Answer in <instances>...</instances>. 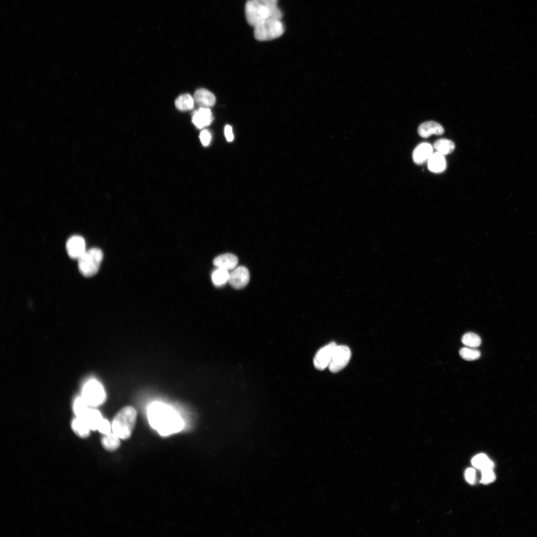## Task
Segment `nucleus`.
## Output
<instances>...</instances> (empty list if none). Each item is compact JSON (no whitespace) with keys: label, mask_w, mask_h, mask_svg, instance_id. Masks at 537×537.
Segmentation results:
<instances>
[{"label":"nucleus","mask_w":537,"mask_h":537,"mask_svg":"<svg viewBox=\"0 0 537 537\" xmlns=\"http://www.w3.org/2000/svg\"><path fill=\"white\" fill-rule=\"evenodd\" d=\"M148 418L151 426L163 436L180 431L183 427L180 416L170 407L160 402H154L148 408Z\"/></svg>","instance_id":"f257e3e1"},{"label":"nucleus","mask_w":537,"mask_h":537,"mask_svg":"<svg viewBox=\"0 0 537 537\" xmlns=\"http://www.w3.org/2000/svg\"><path fill=\"white\" fill-rule=\"evenodd\" d=\"M136 416V411L132 407L122 408L112 421V432L121 439H127L131 436L134 428Z\"/></svg>","instance_id":"f03ea898"},{"label":"nucleus","mask_w":537,"mask_h":537,"mask_svg":"<svg viewBox=\"0 0 537 537\" xmlns=\"http://www.w3.org/2000/svg\"><path fill=\"white\" fill-rule=\"evenodd\" d=\"M103 257V253L98 248H93L86 251L78 259L79 271L86 277L95 275L98 271Z\"/></svg>","instance_id":"7ed1b4c3"},{"label":"nucleus","mask_w":537,"mask_h":537,"mask_svg":"<svg viewBox=\"0 0 537 537\" xmlns=\"http://www.w3.org/2000/svg\"><path fill=\"white\" fill-rule=\"evenodd\" d=\"M255 38L259 41H267L281 36L284 27L281 19L269 17L255 27Z\"/></svg>","instance_id":"20e7f679"},{"label":"nucleus","mask_w":537,"mask_h":537,"mask_svg":"<svg viewBox=\"0 0 537 537\" xmlns=\"http://www.w3.org/2000/svg\"><path fill=\"white\" fill-rule=\"evenodd\" d=\"M245 13L248 23L253 27L269 17L268 8L259 0H248L245 6Z\"/></svg>","instance_id":"39448f33"},{"label":"nucleus","mask_w":537,"mask_h":537,"mask_svg":"<svg viewBox=\"0 0 537 537\" xmlns=\"http://www.w3.org/2000/svg\"><path fill=\"white\" fill-rule=\"evenodd\" d=\"M83 398L88 405L97 406L102 403L105 398V393L102 386L97 381L91 379L88 381L83 389Z\"/></svg>","instance_id":"423d86ee"},{"label":"nucleus","mask_w":537,"mask_h":537,"mask_svg":"<svg viewBox=\"0 0 537 537\" xmlns=\"http://www.w3.org/2000/svg\"><path fill=\"white\" fill-rule=\"evenodd\" d=\"M351 351L345 345H336L328 367L330 371L337 372L343 369L351 358Z\"/></svg>","instance_id":"0eeeda50"},{"label":"nucleus","mask_w":537,"mask_h":537,"mask_svg":"<svg viewBox=\"0 0 537 537\" xmlns=\"http://www.w3.org/2000/svg\"><path fill=\"white\" fill-rule=\"evenodd\" d=\"M336 345L335 343L332 342L317 351L313 359L314 365L316 369L322 370L328 366Z\"/></svg>","instance_id":"6e6552de"},{"label":"nucleus","mask_w":537,"mask_h":537,"mask_svg":"<svg viewBox=\"0 0 537 537\" xmlns=\"http://www.w3.org/2000/svg\"><path fill=\"white\" fill-rule=\"evenodd\" d=\"M250 280V273L245 267H236L229 273L228 282L234 288L241 289L247 285Z\"/></svg>","instance_id":"1a4fd4ad"},{"label":"nucleus","mask_w":537,"mask_h":537,"mask_svg":"<svg viewBox=\"0 0 537 537\" xmlns=\"http://www.w3.org/2000/svg\"><path fill=\"white\" fill-rule=\"evenodd\" d=\"M66 248L71 258L78 259L86 251L85 241L81 236H73L68 240Z\"/></svg>","instance_id":"9d476101"},{"label":"nucleus","mask_w":537,"mask_h":537,"mask_svg":"<svg viewBox=\"0 0 537 537\" xmlns=\"http://www.w3.org/2000/svg\"><path fill=\"white\" fill-rule=\"evenodd\" d=\"M433 148L428 143H422L419 144L413 150L412 159L414 162L419 165H423L428 160L433 154Z\"/></svg>","instance_id":"9b49d317"},{"label":"nucleus","mask_w":537,"mask_h":537,"mask_svg":"<svg viewBox=\"0 0 537 537\" xmlns=\"http://www.w3.org/2000/svg\"><path fill=\"white\" fill-rule=\"evenodd\" d=\"M213 119L211 111L209 108L200 107L194 112L192 121L196 127L202 128L210 125Z\"/></svg>","instance_id":"f8f14e48"},{"label":"nucleus","mask_w":537,"mask_h":537,"mask_svg":"<svg viewBox=\"0 0 537 537\" xmlns=\"http://www.w3.org/2000/svg\"><path fill=\"white\" fill-rule=\"evenodd\" d=\"M194 102L200 107L209 108L213 106L216 98L214 95L209 90L204 89L196 90L193 95Z\"/></svg>","instance_id":"ddd939ff"},{"label":"nucleus","mask_w":537,"mask_h":537,"mask_svg":"<svg viewBox=\"0 0 537 537\" xmlns=\"http://www.w3.org/2000/svg\"><path fill=\"white\" fill-rule=\"evenodd\" d=\"M213 265L228 271L234 269L238 263V258L234 255L227 253L219 255L213 260Z\"/></svg>","instance_id":"4468645a"},{"label":"nucleus","mask_w":537,"mask_h":537,"mask_svg":"<svg viewBox=\"0 0 537 537\" xmlns=\"http://www.w3.org/2000/svg\"><path fill=\"white\" fill-rule=\"evenodd\" d=\"M418 132L419 135L423 138H428L432 134L442 135L444 133V129L439 123L429 121L421 124L418 128Z\"/></svg>","instance_id":"2eb2a0df"},{"label":"nucleus","mask_w":537,"mask_h":537,"mask_svg":"<svg viewBox=\"0 0 537 537\" xmlns=\"http://www.w3.org/2000/svg\"><path fill=\"white\" fill-rule=\"evenodd\" d=\"M427 163L429 170L434 173H441L444 172L447 168V162L444 155L438 152L432 154Z\"/></svg>","instance_id":"dca6fc26"},{"label":"nucleus","mask_w":537,"mask_h":537,"mask_svg":"<svg viewBox=\"0 0 537 537\" xmlns=\"http://www.w3.org/2000/svg\"><path fill=\"white\" fill-rule=\"evenodd\" d=\"M72 428L77 435L83 438L88 436L90 430L86 420L81 417H77L73 420Z\"/></svg>","instance_id":"f3484780"},{"label":"nucleus","mask_w":537,"mask_h":537,"mask_svg":"<svg viewBox=\"0 0 537 537\" xmlns=\"http://www.w3.org/2000/svg\"><path fill=\"white\" fill-rule=\"evenodd\" d=\"M433 147L438 152L446 155L453 152L455 149V144L450 140L441 139L434 142Z\"/></svg>","instance_id":"a211bd4d"},{"label":"nucleus","mask_w":537,"mask_h":537,"mask_svg":"<svg viewBox=\"0 0 537 537\" xmlns=\"http://www.w3.org/2000/svg\"><path fill=\"white\" fill-rule=\"evenodd\" d=\"M83 418L88 423L90 430H97L98 425L103 419L98 410L91 409L89 410Z\"/></svg>","instance_id":"6ab92c4d"},{"label":"nucleus","mask_w":537,"mask_h":537,"mask_svg":"<svg viewBox=\"0 0 537 537\" xmlns=\"http://www.w3.org/2000/svg\"><path fill=\"white\" fill-rule=\"evenodd\" d=\"M194 103L193 97L187 93L179 96L175 100L176 107L181 111L191 109L193 107Z\"/></svg>","instance_id":"aec40b11"},{"label":"nucleus","mask_w":537,"mask_h":537,"mask_svg":"<svg viewBox=\"0 0 537 537\" xmlns=\"http://www.w3.org/2000/svg\"><path fill=\"white\" fill-rule=\"evenodd\" d=\"M119 438L113 432L104 435L101 439V444L103 448L110 451L116 449L120 446Z\"/></svg>","instance_id":"412c9836"},{"label":"nucleus","mask_w":537,"mask_h":537,"mask_svg":"<svg viewBox=\"0 0 537 537\" xmlns=\"http://www.w3.org/2000/svg\"><path fill=\"white\" fill-rule=\"evenodd\" d=\"M229 277V271L220 268H217L214 270L211 274L212 281L213 284L217 286H222L227 282H228Z\"/></svg>","instance_id":"4be33fe9"},{"label":"nucleus","mask_w":537,"mask_h":537,"mask_svg":"<svg viewBox=\"0 0 537 537\" xmlns=\"http://www.w3.org/2000/svg\"><path fill=\"white\" fill-rule=\"evenodd\" d=\"M471 462L474 467L481 470L485 468L493 469L494 467L493 462L483 453L475 456L472 459Z\"/></svg>","instance_id":"5701e85b"},{"label":"nucleus","mask_w":537,"mask_h":537,"mask_svg":"<svg viewBox=\"0 0 537 537\" xmlns=\"http://www.w3.org/2000/svg\"><path fill=\"white\" fill-rule=\"evenodd\" d=\"M88 403L85 399L82 397H78L74 401L73 409L77 417L84 418L90 408L88 407Z\"/></svg>","instance_id":"b1692460"},{"label":"nucleus","mask_w":537,"mask_h":537,"mask_svg":"<svg viewBox=\"0 0 537 537\" xmlns=\"http://www.w3.org/2000/svg\"><path fill=\"white\" fill-rule=\"evenodd\" d=\"M262 1L268 8L269 17L281 19L282 12L277 6V0H263Z\"/></svg>","instance_id":"393cba45"},{"label":"nucleus","mask_w":537,"mask_h":537,"mask_svg":"<svg viewBox=\"0 0 537 537\" xmlns=\"http://www.w3.org/2000/svg\"><path fill=\"white\" fill-rule=\"evenodd\" d=\"M462 343L466 346L470 348H477L481 343L480 337L473 333H467L465 334L462 337Z\"/></svg>","instance_id":"a878e982"},{"label":"nucleus","mask_w":537,"mask_h":537,"mask_svg":"<svg viewBox=\"0 0 537 537\" xmlns=\"http://www.w3.org/2000/svg\"><path fill=\"white\" fill-rule=\"evenodd\" d=\"M461 357L466 360H474L479 358L481 353L478 350L472 348H463L459 351Z\"/></svg>","instance_id":"bb28decb"},{"label":"nucleus","mask_w":537,"mask_h":537,"mask_svg":"<svg viewBox=\"0 0 537 537\" xmlns=\"http://www.w3.org/2000/svg\"><path fill=\"white\" fill-rule=\"evenodd\" d=\"M496 476L493 469L485 468L481 470V483L487 484L494 482Z\"/></svg>","instance_id":"cd10ccee"},{"label":"nucleus","mask_w":537,"mask_h":537,"mask_svg":"<svg viewBox=\"0 0 537 537\" xmlns=\"http://www.w3.org/2000/svg\"><path fill=\"white\" fill-rule=\"evenodd\" d=\"M111 426L109 422L105 419H102L99 423L97 430L102 434H108L111 432Z\"/></svg>","instance_id":"c85d7f7f"},{"label":"nucleus","mask_w":537,"mask_h":537,"mask_svg":"<svg viewBox=\"0 0 537 537\" xmlns=\"http://www.w3.org/2000/svg\"><path fill=\"white\" fill-rule=\"evenodd\" d=\"M199 138L203 145L208 146L211 141V134L208 130H203L200 132Z\"/></svg>","instance_id":"c756f323"},{"label":"nucleus","mask_w":537,"mask_h":537,"mask_svg":"<svg viewBox=\"0 0 537 537\" xmlns=\"http://www.w3.org/2000/svg\"><path fill=\"white\" fill-rule=\"evenodd\" d=\"M465 477L466 481L470 484H473L475 481V471L474 469L469 468L466 469L465 472Z\"/></svg>","instance_id":"7c9ffc66"},{"label":"nucleus","mask_w":537,"mask_h":537,"mask_svg":"<svg viewBox=\"0 0 537 537\" xmlns=\"http://www.w3.org/2000/svg\"><path fill=\"white\" fill-rule=\"evenodd\" d=\"M224 134L225 137L228 142H231L233 140L234 135L232 128L231 126L227 125L225 127Z\"/></svg>","instance_id":"2f4dec72"},{"label":"nucleus","mask_w":537,"mask_h":537,"mask_svg":"<svg viewBox=\"0 0 537 537\" xmlns=\"http://www.w3.org/2000/svg\"></svg>","instance_id":"473e14b6"}]
</instances>
